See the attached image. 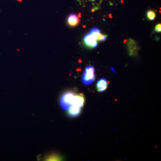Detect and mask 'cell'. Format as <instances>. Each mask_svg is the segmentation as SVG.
<instances>
[{"mask_svg":"<svg viewBox=\"0 0 161 161\" xmlns=\"http://www.w3.org/2000/svg\"><path fill=\"white\" fill-rule=\"evenodd\" d=\"M108 82L104 78L99 80L96 84V88L98 92H102L105 91L108 88Z\"/></svg>","mask_w":161,"mask_h":161,"instance_id":"obj_6","label":"cell"},{"mask_svg":"<svg viewBox=\"0 0 161 161\" xmlns=\"http://www.w3.org/2000/svg\"><path fill=\"white\" fill-rule=\"evenodd\" d=\"M100 33V30L96 27L92 28L87 34L84 36L83 41L88 48L94 49L98 46L97 37Z\"/></svg>","mask_w":161,"mask_h":161,"instance_id":"obj_1","label":"cell"},{"mask_svg":"<svg viewBox=\"0 0 161 161\" xmlns=\"http://www.w3.org/2000/svg\"><path fill=\"white\" fill-rule=\"evenodd\" d=\"M76 95L72 91H67L63 94L60 97V104L64 110H68L74 105Z\"/></svg>","mask_w":161,"mask_h":161,"instance_id":"obj_2","label":"cell"},{"mask_svg":"<svg viewBox=\"0 0 161 161\" xmlns=\"http://www.w3.org/2000/svg\"><path fill=\"white\" fill-rule=\"evenodd\" d=\"M146 16L149 20L153 21L156 18V13L153 10H149L146 13Z\"/></svg>","mask_w":161,"mask_h":161,"instance_id":"obj_9","label":"cell"},{"mask_svg":"<svg viewBox=\"0 0 161 161\" xmlns=\"http://www.w3.org/2000/svg\"><path fill=\"white\" fill-rule=\"evenodd\" d=\"M87 1H95V0H87Z\"/></svg>","mask_w":161,"mask_h":161,"instance_id":"obj_13","label":"cell"},{"mask_svg":"<svg viewBox=\"0 0 161 161\" xmlns=\"http://www.w3.org/2000/svg\"><path fill=\"white\" fill-rule=\"evenodd\" d=\"M84 103H85V97L83 94H80L76 95L75 101L73 105L77 106L80 108H82L84 106Z\"/></svg>","mask_w":161,"mask_h":161,"instance_id":"obj_7","label":"cell"},{"mask_svg":"<svg viewBox=\"0 0 161 161\" xmlns=\"http://www.w3.org/2000/svg\"><path fill=\"white\" fill-rule=\"evenodd\" d=\"M67 21L69 26L74 27L78 25L80 23V19L76 14H71L69 15Z\"/></svg>","mask_w":161,"mask_h":161,"instance_id":"obj_5","label":"cell"},{"mask_svg":"<svg viewBox=\"0 0 161 161\" xmlns=\"http://www.w3.org/2000/svg\"><path fill=\"white\" fill-rule=\"evenodd\" d=\"M111 69H112V71H113L114 72L116 73V71H115V70H114V69L112 67H111Z\"/></svg>","mask_w":161,"mask_h":161,"instance_id":"obj_12","label":"cell"},{"mask_svg":"<svg viewBox=\"0 0 161 161\" xmlns=\"http://www.w3.org/2000/svg\"><path fill=\"white\" fill-rule=\"evenodd\" d=\"M95 70L94 67L89 66L85 69L82 79L85 85L92 84L95 80Z\"/></svg>","mask_w":161,"mask_h":161,"instance_id":"obj_3","label":"cell"},{"mask_svg":"<svg viewBox=\"0 0 161 161\" xmlns=\"http://www.w3.org/2000/svg\"><path fill=\"white\" fill-rule=\"evenodd\" d=\"M18 1H20V2H21L22 1V0H17Z\"/></svg>","mask_w":161,"mask_h":161,"instance_id":"obj_14","label":"cell"},{"mask_svg":"<svg viewBox=\"0 0 161 161\" xmlns=\"http://www.w3.org/2000/svg\"><path fill=\"white\" fill-rule=\"evenodd\" d=\"M81 112V108L73 105L70 107V108L69 109L68 114L69 116L76 117L79 116Z\"/></svg>","mask_w":161,"mask_h":161,"instance_id":"obj_8","label":"cell"},{"mask_svg":"<svg viewBox=\"0 0 161 161\" xmlns=\"http://www.w3.org/2000/svg\"><path fill=\"white\" fill-rule=\"evenodd\" d=\"M155 31L158 33H160L161 32V24L160 23L156 25L155 27Z\"/></svg>","mask_w":161,"mask_h":161,"instance_id":"obj_11","label":"cell"},{"mask_svg":"<svg viewBox=\"0 0 161 161\" xmlns=\"http://www.w3.org/2000/svg\"><path fill=\"white\" fill-rule=\"evenodd\" d=\"M108 36V35H105V34H102V33H99L98 37H97V42H104L107 39V37Z\"/></svg>","mask_w":161,"mask_h":161,"instance_id":"obj_10","label":"cell"},{"mask_svg":"<svg viewBox=\"0 0 161 161\" xmlns=\"http://www.w3.org/2000/svg\"><path fill=\"white\" fill-rule=\"evenodd\" d=\"M127 46L130 55L135 56L137 55L139 48L135 41L132 39H129V40L127 41Z\"/></svg>","mask_w":161,"mask_h":161,"instance_id":"obj_4","label":"cell"}]
</instances>
